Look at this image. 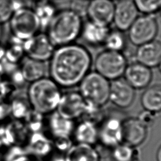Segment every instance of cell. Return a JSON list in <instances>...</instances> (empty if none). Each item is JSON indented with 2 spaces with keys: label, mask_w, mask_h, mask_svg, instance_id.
<instances>
[{
  "label": "cell",
  "mask_w": 161,
  "mask_h": 161,
  "mask_svg": "<svg viewBox=\"0 0 161 161\" xmlns=\"http://www.w3.org/2000/svg\"><path fill=\"white\" fill-rule=\"evenodd\" d=\"M92 64L88 49L73 43L55 48L49 60L48 72L61 88L70 89L78 86L90 72Z\"/></svg>",
  "instance_id": "1"
},
{
  "label": "cell",
  "mask_w": 161,
  "mask_h": 161,
  "mask_svg": "<svg viewBox=\"0 0 161 161\" xmlns=\"http://www.w3.org/2000/svg\"><path fill=\"white\" fill-rule=\"evenodd\" d=\"M83 23L82 16L69 8L57 10L45 33L55 47L73 43L80 38Z\"/></svg>",
  "instance_id": "2"
},
{
  "label": "cell",
  "mask_w": 161,
  "mask_h": 161,
  "mask_svg": "<svg viewBox=\"0 0 161 161\" xmlns=\"http://www.w3.org/2000/svg\"><path fill=\"white\" fill-rule=\"evenodd\" d=\"M62 94L61 87L47 76L29 83L26 91L31 108L44 116L57 110Z\"/></svg>",
  "instance_id": "3"
},
{
  "label": "cell",
  "mask_w": 161,
  "mask_h": 161,
  "mask_svg": "<svg viewBox=\"0 0 161 161\" xmlns=\"http://www.w3.org/2000/svg\"><path fill=\"white\" fill-rule=\"evenodd\" d=\"M78 86L87 104L103 108L109 102L110 81L95 70L90 71Z\"/></svg>",
  "instance_id": "4"
},
{
  "label": "cell",
  "mask_w": 161,
  "mask_h": 161,
  "mask_svg": "<svg viewBox=\"0 0 161 161\" xmlns=\"http://www.w3.org/2000/svg\"><path fill=\"white\" fill-rule=\"evenodd\" d=\"M8 23L12 36L23 42L41 31L42 29L33 9L26 6L16 11Z\"/></svg>",
  "instance_id": "5"
},
{
  "label": "cell",
  "mask_w": 161,
  "mask_h": 161,
  "mask_svg": "<svg viewBox=\"0 0 161 161\" xmlns=\"http://www.w3.org/2000/svg\"><path fill=\"white\" fill-rule=\"evenodd\" d=\"M128 64L123 52L107 49L100 52L94 62L95 71L109 81L122 77Z\"/></svg>",
  "instance_id": "6"
},
{
  "label": "cell",
  "mask_w": 161,
  "mask_h": 161,
  "mask_svg": "<svg viewBox=\"0 0 161 161\" xmlns=\"http://www.w3.org/2000/svg\"><path fill=\"white\" fill-rule=\"evenodd\" d=\"M121 111L104 113L98 127V140L104 146L114 147L123 142V118Z\"/></svg>",
  "instance_id": "7"
},
{
  "label": "cell",
  "mask_w": 161,
  "mask_h": 161,
  "mask_svg": "<svg viewBox=\"0 0 161 161\" xmlns=\"http://www.w3.org/2000/svg\"><path fill=\"white\" fill-rule=\"evenodd\" d=\"M128 31V39L136 47L155 39L158 31V21L155 14L138 16Z\"/></svg>",
  "instance_id": "8"
},
{
  "label": "cell",
  "mask_w": 161,
  "mask_h": 161,
  "mask_svg": "<svg viewBox=\"0 0 161 161\" xmlns=\"http://www.w3.org/2000/svg\"><path fill=\"white\" fill-rule=\"evenodd\" d=\"M23 47L26 57L45 62L49 61L56 48L47 33L42 31L23 41Z\"/></svg>",
  "instance_id": "9"
},
{
  "label": "cell",
  "mask_w": 161,
  "mask_h": 161,
  "mask_svg": "<svg viewBox=\"0 0 161 161\" xmlns=\"http://www.w3.org/2000/svg\"><path fill=\"white\" fill-rule=\"evenodd\" d=\"M87 103L79 91L70 90L62 92L56 111L61 116L74 120L83 117Z\"/></svg>",
  "instance_id": "10"
},
{
  "label": "cell",
  "mask_w": 161,
  "mask_h": 161,
  "mask_svg": "<svg viewBox=\"0 0 161 161\" xmlns=\"http://www.w3.org/2000/svg\"><path fill=\"white\" fill-rule=\"evenodd\" d=\"M136 96L135 89L124 78L110 82L109 101L120 109L132 105Z\"/></svg>",
  "instance_id": "11"
},
{
  "label": "cell",
  "mask_w": 161,
  "mask_h": 161,
  "mask_svg": "<svg viewBox=\"0 0 161 161\" xmlns=\"http://www.w3.org/2000/svg\"><path fill=\"white\" fill-rule=\"evenodd\" d=\"M139 11L133 0H119L114 3L113 23L116 29L127 31L136 18Z\"/></svg>",
  "instance_id": "12"
},
{
  "label": "cell",
  "mask_w": 161,
  "mask_h": 161,
  "mask_svg": "<svg viewBox=\"0 0 161 161\" xmlns=\"http://www.w3.org/2000/svg\"><path fill=\"white\" fill-rule=\"evenodd\" d=\"M123 77L135 90L142 89L150 86L153 73L150 67L133 60L128 64Z\"/></svg>",
  "instance_id": "13"
},
{
  "label": "cell",
  "mask_w": 161,
  "mask_h": 161,
  "mask_svg": "<svg viewBox=\"0 0 161 161\" xmlns=\"http://www.w3.org/2000/svg\"><path fill=\"white\" fill-rule=\"evenodd\" d=\"M114 3L111 0H91L88 1L86 14L95 23L109 26L113 23Z\"/></svg>",
  "instance_id": "14"
},
{
  "label": "cell",
  "mask_w": 161,
  "mask_h": 161,
  "mask_svg": "<svg viewBox=\"0 0 161 161\" xmlns=\"http://www.w3.org/2000/svg\"><path fill=\"white\" fill-rule=\"evenodd\" d=\"M147 128L137 117L125 118L123 121V142L133 147L141 145L146 139Z\"/></svg>",
  "instance_id": "15"
},
{
  "label": "cell",
  "mask_w": 161,
  "mask_h": 161,
  "mask_svg": "<svg viewBox=\"0 0 161 161\" xmlns=\"http://www.w3.org/2000/svg\"><path fill=\"white\" fill-rule=\"evenodd\" d=\"M135 60L152 69L161 61V41L154 39L137 47L134 53Z\"/></svg>",
  "instance_id": "16"
},
{
  "label": "cell",
  "mask_w": 161,
  "mask_h": 161,
  "mask_svg": "<svg viewBox=\"0 0 161 161\" xmlns=\"http://www.w3.org/2000/svg\"><path fill=\"white\" fill-rule=\"evenodd\" d=\"M110 30L109 26L103 25L89 19L83 23L80 38L91 47L103 45Z\"/></svg>",
  "instance_id": "17"
},
{
  "label": "cell",
  "mask_w": 161,
  "mask_h": 161,
  "mask_svg": "<svg viewBox=\"0 0 161 161\" xmlns=\"http://www.w3.org/2000/svg\"><path fill=\"white\" fill-rule=\"evenodd\" d=\"M45 63L25 56L19 65L25 82L31 83L47 77L48 68Z\"/></svg>",
  "instance_id": "18"
},
{
  "label": "cell",
  "mask_w": 161,
  "mask_h": 161,
  "mask_svg": "<svg viewBox=\"0 0 161 161\" xmlns=\"http://www.w3.org/2000/svg\"><path fill=\"white\" fill-rule=\"evenodd\" d=\"M53 142L40 131L32 132L27 138L26 150L39 158L48 156L53 148Z\"/></svg>",
  "instance_id": "19"
},
{
  "label": "cell",
  "mask_w": 161,
  "mask_h": 161,
  "mask_svg": "<svg viewBox=\"0 0 161 161\" xmlns=\"http://www.w3.org/2000/svg\"><path fill=\"white\" fill-rule=\"evenodd\" d=\"M73 134L77 143L92 145L98 140L97 123L84 118L75 125Z\"/></svg>",
  "instance_id": "20"
},
{
  "label": "cell",
  "mask_w": 161,
  "mask_h": 161,
  "mask_svg": "<svg viewBox=\"0 0 161 161\" xmlns=\"http://www.w3.org/2000/svg\"><path fill=\"white\" fill-rule=\"evenodd\" d=\"M48 116V127L53 138L69 137L73 133L75 127L74 120L61 116L56 111Z\"/></svg>",
  "instance_id": "21"
},
{
  "label": "cell",
  "mask_w": 161,
  "mask_h": 161,
  "mask_svg": "<svg viewBox=\"0 0 161 161\" xmlns=\"http://www.w3.org/2000/svg\"><path fill=\"white\" fill-rule=\"evenodd\" d=\"M64 158L65 161H100V155L92 145L79 143L72 146Z\"/></svg>",
  "instance_id": "22"
},
{
  "label": "cell",
  "mask_w": 161,
  "mask_h": 161,
  "mask_svg": "<svg viewBox=\"0 0 161 161\" xmlns=\"http://www.w3.org/2000/svg\"><path fill=\"white\" fill-rule=\"evenodd\" d=\"M140 102L143 109L155 114L161 112V84L146 87L141 96Z\"/></svg>",
  "instance_id": "23"
},
{
  "label": "cell",
  "mask_w": 161,
  "mask_h": 161,
  "mask_svg": "<svg viewBox=\"0 0 161 161\" xmlns=\"http://www.w3.org/2000/svg\"><path fill=\"white\" fill-rule=\"evenodd\" d=\"M32 9L40 22L42 28L45 30L57 11L54 3L51 0H42L35 3Z\"/></svg>",
  "instance_id": "24"
},
{
  "label": "cell",
  "mask_w": 161,
  "mask_h": 161,
  "mask_svg": "<svg viewBox=\"0 0 161 161\" xmlns=\"http://www.w3.org/2000/svg\"><path fill=\"white\" fill-rule=\"evenodd\" d=\"M124 32L116 28L110 29L103 44L106 49L123 52L127 46V38Z\"/></svg>",
  "instance_id": "25"
},
{
  "label": "cell",
  "mask_w": 161,
  "mask_h": 161,
  "mask_svg": "<svg viewBox=\"0 0 161 161\" xmlns=\"http://www.w3.org/2000/svg\"><path fill=\"white\" fill-rule=\"evenodd\" d=\"M13 40L9 42L8 46L5 47L4 58L8 64H19L25 57L23 41L19 40L13 36Z\"/></svg>",
  "instance_id": "26"
},
{
  "label": "cell",
  "mask_w": 161,
  "mask_h": 161,
  "mask_svg": "<svg viewBox=\"0 0 161 161\" xmlns=\"http://www.w3.org/2000/svg\"><path fill=\"white\" fill-rule=\"evenodd\" d=\"M3 161H43L41 158L30 153L20 145L9 147Z\"/></svg>",
  "instance_id": "27"
},
{
  "label": "cell",
  "mask_w": 161,
  "mask_h": 161,
  "mask_svg": "<svg viewBox=\"0 0 161 161\" xmlns=\"http://www.w3.org/2000/svg\"><path fill=\"white\" fill-rule=\"evenodd\" d=\"M9 105L10 115L16 120L24 119L31 109L26 97L25 99L22 97L14 98L9 102Z\"/></svg>",
  "instance_id": "28"
},
{
  "label": "cell",
  "mask_w": 161,
  "mask_h": 161,
  "mask_svg": "<svg viewBox=\"0 0 161 161\" xmlns=\"http://www.w3.org/2000/svg\"><path fill=\"white\" fill-rule=\"evenodd\" d=\"M136 156L134 147L125 143H120L113 147L111 153L113 161H135Z\"/></svg>",
  "instance_id": "29"
},
{
  "label": "cell",
  "mask_w": 161,
  "mask_h": 161,
  "mask_svg": "<svg viewBox=\"0 0 161 161\" xmlns=\"http://www.w3.org/2000/svg\"><path fill=\"white\" fill-rule=\"evenodd\" d=\"M43 116L44 115L31 109L23 119L26 129L31 133L40 131L44 123Z\"/></svg>",
  "instance_id": "30"
},
{
  "label": "cell",
  "mask_w": 161,
  "mask_h": 161,
  "mask_svg": "<svg viewBox=\"0 0 161 161\" xmlns=\"http://www.w3.org/2000/svg\"><path fill=\"white\" fill-rule=\"evenodd\" d=\"M139 13L142 14H155L161 8V0H133Z\"/></svg>",
  "instance_id": "31"
},
{
  "label": "cell",
  "mask_w": 161,
  "mask_h": 161,
  "mask_svg": "<svg viewBox=\"0 0 161 161\" xmlns=\"http://www.w3.org/2000/svg\"><path fill=\"white\" fill-rule=\"evenodd\" d=\"M15 12L11 0H0V24L8 23Z\"/></svg>",
  "instance_id": "32"
},
{
  "label": "cell",
  "mask_w": 161,
  "mask_h": 161,
  "mask_svg": "<svg viewBox=\"0 0 161 161\" xmlns=\"http://www.w3.org/2000/svg\"><path fill=\"white\" fill-rule=\"evenodd\" d=\"M16 87L11 82L2 80L0 81V99L7 100L14 92Z\"/></svg>",
  "instance_id": "33"
},
{
  "label": "cell",
  "mask_w": 161,
  "mask_h": 161,
  "mask_svg": "<svg viewBox=\"0 0 161 161\" xmlns=\"http://www.w3.org/2000/svg\"><path fill=\"white\" fill-rule=\"evenodd\" d=\"M156 114H157L154 113L143 109L139 113L137 118L148 128L154 124L155 121Z\"/></svg>",
  "instance_id": "34"
},
{
  "label": "cell",
  "mask_w": 161,
  "mask_h": 161,
  "mask_svg": "<svg viewBox=\"0 0 161 161\" xmlns=\"http://www.w3.org/2000/svg\"><path fill=\"white\" fill-rule=\"evenodd\" d=\"M52 142L53 147L61 152H67L72 147V142L69 137L54 138Z\"/></svg>",
  "instance_id": "35"
},
{
  "label": "cell",
  "mask_w": 161,
  "mask_h": 161,
  "mask_svg": "<svg viewBox=\"0 0 161 161\" xmlns=\"http://www.w3.org/2000/svg\"><path fill=\"white\" fill-rule=\"evenodd\" d=\"M87 3L88 1L84 0H72L69 8L74 10L80 16H82V14H86Z\"/></svg>",
  "instance_id": "36"
},
{
  "label": "cell",
  "mask_w": 161,
  "mask_h": 161,
  "mask_svg": "<svg viewBox=\"0 0 161 161\" xmlns=\"http://www.w3.org/2000/svg\"><path fill=\"white\" fill-rule=\"evenodd\" d=\"M10 115L9 102L0 99V121L4 120Z\"/></svg>",
  "instance_id": "37"
},
{
  "label": "cell",
  "mask_w": 161,
  "mask_h": 161,
  "mask_svg": "<svg viewBox=\"0 0 161 161\" xmlns=\"http://www.w3.org/2000/svg\"><path fill=\"white\" fill-rule=\"evenodd\" d=\"M5 74H6V70H5L4 65L1 62H0V81L4 79Z\"/></svg>",
  "instance_id": "38"
},
{
  "label": "cell",
  "mask_w": 161,
  "mask_h": 161,
  "mask_svg": "<svg viewBox=\"0 0 161 161\" xmlns=\"http://www.w3.org/2000/svg\"><path fill=\"white\" fill-rule=\"evenodd\" d=\"M156 158H157V161H161V145L160 146V147L158 148L157 152Z\"/></svg>",
  "instance_id": "39"
},
{
  "label": "cell",
  "mask_w": 161,
  "mask_h": 161,
  "mask_svg": "<svg viewBox=\"0 0 161 161\" xmlns=\"http://www.w3.org/2000/svg\"><path fill=\"white\" fill-rule=\"evenodd\" d=\"M50 161H65V158L62 157H55L52 158Z\"/></svg>",
  "instance_id": "40"
},
{
  "label": "cell",
  "mask_w": 161,
  "mask_h": 161,
  "mask_svg": "<svg viewBox=\"0 0 161 161\" xmlns=\"http://www.w3.org/2000/svg\"><path fill=\"white\" fill-rule=\"evenodd\" d=\"M29 1H30L31 2H32V3L34 4V3H37V2H39V1H42V0H29Z\"/></svg>",
  "instance_id": "41"
},
{
  "label": "cell",
  "mask_w": 161,
  "mask_h": 161,
  "mask_svg": "<svg viewBox=\"0 0 161 161\" xmlns=\"http://www.w3.org/2000/svg\"><path fill=\"white\" fill-rule=\"evenodd\" d=\"M158 69H159V70H160V72H161V61H160V64H158Z\"/></svg>",
  "instance_id": "42"
},
{
  "label": "cell",
  "mask_w": 161,
  "mask_h": 161,
  "mask_svg": "<svg viewBox=\"0 0 161 161\" xmlns=\"http://www.w3.org/2000/svg\"><path fill=\"white\" fill-rule=\"evenodd\" d=\"M1 26L2 25L0 24V38H1V33H2V28H1Z\"/></svg>",
  "instance_id": "43"
},
{
  "label": "cell",
  "mask_w": 161,
  "mask_h": 161,
  "mask_svg": "<svg viewBox=\"0 0 161 161\" xmlns=\"http://www.w3.org/2000/svg\"><path fill=\"white\" fill-rule=\"evenodd\" d=\"M111 1H113V2H114V1H116H116H119V0H111Z\"/></svg>",
  "instance_id": "44"
},
{
  "label": "cell",
  "mask_w": 161,
  "mask_h": 161,
  "mask_svg": "<svg viewBox=\"0 0 161 161\" xmlns=\"http://www.w3.org/2000/svg\"><path fill=\"white\" fill-rule=\"evenodd\" d=\"M0 161H3V160H2L1 158V156H0Z\"/></svg>",
  "instance_id": "45"
},
{
  "label": "cell",
  "mask_w": 161,
  "mask_h": 161,
  "mask_svg": "<svg viewBox=\"0 0 161 161\" xmlns=\"http://www.w3.org/2000/svg\"><path fill=\"white\" fill-rule=\"evenodd\" d=\"M84 1H91V0H84Z\"/></svg>",
  "instance_id": "46"
},
{
  "label": "cell",
  "mask_w": 161,
  "mask_h": 161,
  "mask_svg": "<svg viewBox=\"0 0 161 161\" xmlns=\"http://www.w3.org/2000/svg\"><path fill=\"white\" fill-rule=\"evenodd\" d=\"M160 12V13H161V8H160V11H159Z\"/></svg>",
  "instance_id": "47"
}]
</instances>
